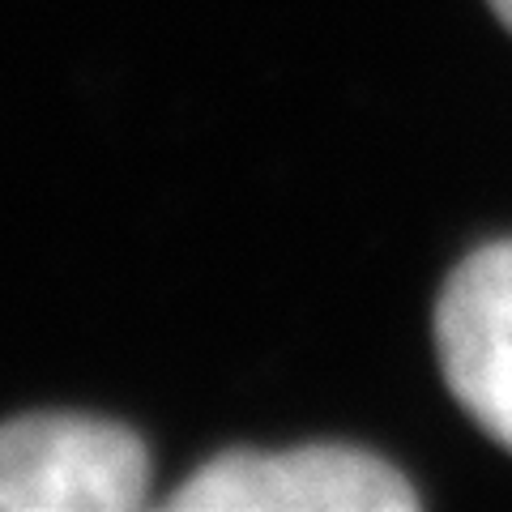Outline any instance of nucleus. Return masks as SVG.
Returning <instances> with one entry per match:
<instances>
[{"label": "nucleus", "instance_id": "7ed1b4c3", "mask_svg": "<svg viewBox=\"0 0 512 512\" xmlns=\"http://www.w3.org/2000/svg\"><path fill=\"white\" fill-rule=\"evenodd\" d=\"M436 355L457 406L512 453V239L470 252L448 274Z\"/></svg>", "mask_w": 512, "mask_h": 512}, {"label": "nucleus", "instance_id": "f257e3e1", "mask_svg": "<svg viewBox=\"0 0 512 512\" xmlns=\"http://www.w3.org/2000/svg\"><path fill=\"white\" fill-rule=\"evenodd\" d=\"M150 448L94 414L0 423V512H128L146 504Z\"/></svg>", "mask_w": 512, "mask_h": 512}, {"label": "nucleus", "instance_id": "20e7f679", "mask_svg": "<svg viewBox=\"0 0 512 512\" xmlns=\"http://www.w3.org/2000/svg\"><path fill=\"white\" fill-rule=\"evenodd\" d=\"M487 5L495 9V18H500V22L512 30V0H487Z\"/></svg>", "mask_w": 512, "mask_h": 512}, {"label": "nucleus", "instance_id": "f03ea898", "mask_svg": "<svg viewBox=\"0 0 512 512\" xmlns=\"http://www.w3.org/2000/svg\"><path fill=\"white\" fill-rule=\"evenodd\" d=\"M419 495L376 453L303 444L286 453H218L167 495L184 512H406Z\"/></svg>", "mask_w": 512, "mask_h": 512}]
</instances>
